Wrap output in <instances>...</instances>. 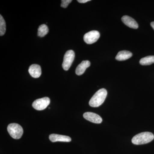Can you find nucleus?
Here are the masks:
<instances>
[{"label": "nucleus", "mask_w": 154, "mask_h": 154, "mask_svg": "<svg viewBox=\"0 0 154 154\" xmlns=\"http://www.w3.org/2000/svg\"><path fill=\"white\" fill-rule=\"evenodd\" d=\"M107 91L104 88L100 89L95 93L89 101V105L92 107H99L103 104L107 96Z\"/></svg>", "instance_id": "f257e3e1"}, {"label": "nucleus", "mask_w": 154, "mask_h": 154, "mask_svg": "<svg viewBox=\"0 0 154 154\" xmlns=\"http://www.w3.org/2000/svg\"><path fill=\"white\" fill-rule=\"evenodd\" d=\"M154 138V135L151 132H143L135 135L131 141L135 145L145 144L150 142Z\"/></svg>", "instance_id": "f03ea898"}, {"label": "nucleus", "mask_w": 154, "mask_h": 154, "mask_svg": "<svg viewBox=\"0 0 154 154\" xmlns=\"http://www.w3.org/2000/svg\"><path fill=\"white\" fill-rule=\"evenodd\" d=\"M8 131L11 137L15 139H19L23 134L22 127L17 123H11L8 127Z\"/></svg>", "instance_id": "7ed1b4c3"}, {"label": "nucleus", "mask_w": 154, "mask_h": 154, "mask_svg": "<svg viewBox=\"0 0 154 154\" xmlns=\"http://www.w3.org/2000/svg\"><path fill=\"white\" fill-rule=\"evenodd\" d=\"M75 57L74 51L72 50L68 51L66 52L62 63V67L64 70H68L70 68L74 60Z\"/></svg>", "instance_id": "20e7f679"}, {"label": "nucleus", "mask_w": 154, "mask_h": 154, "mask_svg": "<svg viewBox=\"0 0 154 154\" xmlns=\"http://www.w3.org/2000/svg\"><path fill=\"white\" fill-rule=\"evenodd\" d=\"M50 103V99L48 97H44L36 99L32 104V106L36 110H44Z\"/></svg>", "instance_id": "39448f33"}, {"label": "nucleus", "mask_w": 154, "mask_h": 154, "mask_svg": "<svg viewBox=\"0 0 154 154\" xmlns=\"http://www.w3.org/2000/svg\"><path fill=\"white\" fill-rule=\"evenodd\" d=\"M100 33L97 30H92L86 33L84 36V40L88 44H93L99 39Z\"/></svg>", "instance_id": "423d86ee"}, {"label": "nucleus", "mask_w": 154, "mask_h": 154, "mask_svg": "<svg viewBox=\"0 0 154 154\" xmlns=\"http://www.w3.org/2000/svg\"><path fill=\"white\" fill-rule=\"evenodd\" d=\"M83 116L88 121L93 123L100 124L102 123V119L101 116L96 113L92 112H86L84 113Z\"/></svg>", "instance_id": "0eeeda50"}, {"label": "nucleus", "mask_w": 154, "mask_h": 154, "mask_svg": "<svg viewBox=\"0 0 154 154\" xmlns=\"http://www.w3.org/2000/svg\"><path fill=\"white\" fill-rule=\"evenodd\" d=\"M50 140L52 142H69L71 141V138L67 136L57 134H51L49 137Z\"/></svg>", "instance_id": "6e6552de"}, {"label": "nucleus", "mask_w": 154, "mask_h": 154, "mask_svg": "<svg viewBox=\"0 0 154 154\" xmlns=\"http://www.w3.org/2000/svg\"><path fill=\"white\" fill-rule=\"evenodd\" d=\"M28 72L33 78H39L42 73L41 67L37 64L32 65L29 67Z\"/></svg>", "instance_id": "1a4fd4ad"}, {"label": "nucleus", "mask_w": 154, "mask_h": 154, "mask_svg": "<svg viewBox=\"0 0 154 154\" xmlns=\"http://www.w3.org/2000/svg\"><path fill=\"white\" fill-rule=\"evenodd\" d=\"M122 20L125 25L129 28L133 29H137L138 28V25L136 21L129 16H123L122 18Z\"/></svg>", "instance_id": "9d476101"}, {"label": "nucleus", "mask_w": 154, "mask_h": 154, "mask_svg": "<svg viewBox=\"0 0 154 154\" xmlns=\"http://www.w3.org/2000/svg\"><path fill=\"white\" fill-rule=\"evenodd\" d=\"M91 66V62L88 60H84L78 65L75 70V73L78 75H81L85 72L86 69Z\"/></svg>", "instance_id": "9b49d317"}, {"label": "nucleus", "mask_w": 154, "mask_h": 154, "mask_svg": "<svg viewBox=\"0 0 154 154\" xmlns=\"http://www.w3.org/2000/svg\"><path fill=\"white\" fill-rule=\"evenodd\" d=\"M132 53L128 51H119L116 57V59L119 61H123L128 59L132 57Z\"/></svg>", "instance_id": "f8f14e48"}, {"label": "nucleus", "mask_w": 154, "mask_h": 154, "mask_svg": "<svg viewBox=\"0 0 154 154\" xmlns=\"http://www.w3.org/2000/svg\"><path fill=\"white\" fill-rule=\"evenodd\" d=\"M154 63V56H148L142 58L140 61V63L142 65H149Z\"/></svg>", "instance_id": "ddd939ff"}, {"label": "nucleus", "mask_w": 154, "mask_h": 154, "mask_svg": "<svg viewBox=\"0 0 154 154\" xmlns=\"http://www.w3.org/2000/svg\"><path fill=\"white\" fill-rule=\"evenodd\" d=\"M48 28L47 25L43 24L40 25L38 29V36L40 37H44L47 35L48 32Z\"/></svg>", "instance_id": "4468645a"}, {"label": "nucleus", "mask_w": 154, "mask_h": 154, "mask_svg": "<svg viewBox=\"0 0 154 154\" xmlns=\"http://www.w3.org/2000/svg\"><path fill=\"white\" fill-rule=\"evenodd\" d=\"M6 22L2 15H0V35L2 36L6 32Z\"/></svg>", "instance_id": "2eb2a0df"}, {"label": "nucleus", "mask_w": 154, "mask_h": 154, "mask_svg": "<svg viewBox=\"0 0 154 154\" xmlns=\"http://www.w3.org/2000/svg\"><path fill=\"white\" fill-rule=\"evenodd\" d=\"M72 0H62L61 7L62 8H66L68 6L69 4L71 3Z\"/></svg>", "instance_id": "dca6fc26"}, {"label": "nucleus", "mask_w": 154, "mask_h": 154, "mask_svg": "<svg viewBox=\"0 0 154 154\" xmlns=\"http://www.w3.org/2000/svg\"><path fill=\"white\" fill-rule=\"evenodd\" d=\"M91 0H78V2L80 3H85L88 2H90Z\"/></svg>", "instance_id": "f3484780"}, {"label": "nucleus", "mask_w": 154, "mask_h": 154, "mask_svg": "<svg viewBox=\"0 0 154 154\" xmlns=\"http://www.w3.org/2000/svg\"><path fill=\"white\" fill-rule=\"evenodd\" d=\"M151 25L152 28H153L154 30V22H152L151 23Z\"/></svg>", "instance_id": "a211bd4d"}]
</instances>
